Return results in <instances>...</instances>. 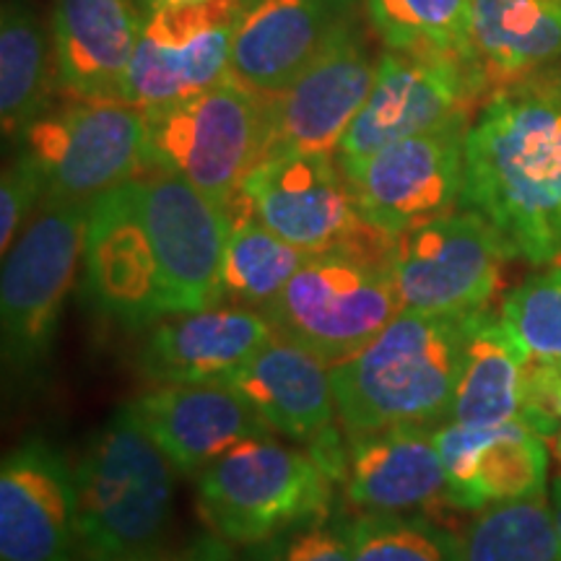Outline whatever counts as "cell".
I'll use <instances>...</instances> for the list:
<instances>
[{"label": "cell", "instance_id": "cell-25", "mask_svg": "<svg viewBox=\"0 0 561 561\" xmlns=\"http://www.w3.org/2000/svg\"><path fill=\"white\" fill-rule=\"evenodd\" d=\"M471 50L486 94L561 60V0H471Z\"/></svg>", "mask_w": 561, "mask_h": 561}, {"label": "cell", "instance_id": "cell-1", "mask_svg": "<svg viewBox=\"0 0 561 561\" xmlns=\"http://www.w3.org/2000/svg\"><path fill=\"white\" fill-rule=\"evenodd\" d=\"M462 206L530 265L561 261V76L494 91L466 133Z\"/></svg>", "mask_w": 561, "mask_h": 561}, {"label": "cell", "instance_id": "cell-6", "mask_svg": "<svg viewBox=\"0 0 561 561\" xmlns=\"http://www.w3.org/2000/svg\"><path fill=\"white\" fill-rule=\"evenodd\" d=\"M149 170L178 174L229 214L242 182L263 161V94L227 79L187 100L146 112Z\"/></svg>", "mask_w": 561, "mask_h": 561}, {"label": "cell", "instance_id": "cell-11", "mask_svg": "<svg viewBox=\"0 0 561 561\" xmlns=\"http://www.w3.org/2000/svg\"><path fill=\"white\" fill-rule=\"evenodd\" d=\"M512 257L500 231L468 208L398 237L392 280L403 310L473 312L502 289Z\"/></svg>", "mask_w": 561, "mask_h": 561}, {"label": "cell", "instance_id": "cell-29", "mask_svg": "<svg viewBox=\"0 0 561 561\" xmlns=\"http://www.w3.org/2000/svg\"><path fill=\"white\" fill-rule=\"evenodd\" d=\"M388 50L437 55L473 66L471 0H364ZM479 73V70H476Z\"/></svg>", "mask_w": 561, "mask_h": 561}, {"label": "cell", "instance_id": "cell-28", "mask_svg": "<svg viewBox=\"0 0 561 561\" xmlns=\"http://www.w3.org/2000/svg\"><path fill=\"white\" fill-rule=\"evenodd\" d=\"M312 252L284 242L252 216L240 201L231 214V229L221 268V305L263 310L284 291L294 273Z\"/></svg>", "mask_w": 561, "mask_h": 561}, {"label": "cell", "instance_id": "cell-38", "mask_svg": "<svg viewBox=\"0 0 561 561\" xmlns=\"http://www.w3.org/2000/svg\"><path fill=\"white\" fill-rule=\"evenodd\" d=\"M549 445H551L553 458H557V462H559V473H561V424H559V430L553 432V437L549 439Z\"/></svg>", "mask_w": 561, "mask_h": 561}, {"label": "cell", "instance_id": "cell-21", "mask_svg": "<svg viewBox=\"0 0 561 561\" xmlns=\"http://www.w3.org/2000/svg\"><path fill=\"white\" fill-rule=\"evenodd\" d=\"M356 0H248L229 76L257 94H276L348 26Z\"/></svg>", "mask_w": 561, "mask_h": 561}, {"label": "cell", "instance_id": "cell-12", "mask_svg": "<svg viewBox=\"0 0 561 561\" xmlns=\"http://www.w3.org/2000/svg\"><path fill=\"white\" fill-rule=\"evenodd\" d=\"M244 9L248 0H201L144 13L123 102L149 112L231 79V50Z\"/></svg>", "mask_w": 561, "mask_h": 561}, {"label": "cell", "instance_id": "cell-17", "mask_svg": "<svg viewBox=\"0 0 561 561\" xmlns=\"http://www.w3.org/2000/svg\"><path fill=\"white\" fill-rule=\"evenodd\" d=\"M0 561H81L73 466L30 437L0 468Z\"/></svg>", "mask_w": 561, "mask_h": 561}, {"label": "cell", "instance_id": "cell-37", "mask_svg": "<svg viewBox=\"0 0 561 561\" xmlns=\"http://www.w3.org/2000/svg\"><path fill=\"white\" fill-rule=\"evenodd\" d=\"M182 3H201V0H138L140 11L151 13L159 9H172V5H182Z\"/></svg>", "mask_w": 561, "mask_h": 561}, {"label": "cell", "instance_id": "cell-4", "mask_svg": "<svg viewBox=\"0 0 561 561\" xmlns=\"http://www.w3.org/2000/svg\"><path fill=\"white\" fill-rule=\"evenodd\" d=\"M335 481L310 450L255 434L198 476V512L224 543H263L294 525L328 517Z\"/></svg>", "mask_w": 561, "mask_h": 561}, {"label": "cell", "instance_id": "cell-35", "mask_svg": "<svg viewBox=\"0 0 561 561\" xmlns=\"http://www.w3.org/2000/svg\"><path fill=\"white\" fill-rule=\"evenodd\" d=\"M520 421L549 442L561 424V359L530 356L523 377Z\"/></svg>", "mask_w": 561, "mask_h": 561}, {"label": "cell", "instance_id": "cell-24", "mask_svg": "<svg viewBox=\"0 0 561 561\" xmlns=\"http://www.w3.org/2000/svg\"><path fill=\"white\" fill-rule=\"evenodd\" d=\"M271 432L310 445L335 426L331 367L297 343L276 335L227 380Z\"/></svg>", "mask_w": 561, "mask_h": 561}, {"label": "cell", "instance_id": "cell-9", "mask_svg": "<svg viewBox=\"0 0 561 561\" xmlns=\"http://www.w3.org/2000/svg\"><path fill=\"white\" fill-rule=\"evenodd\" d=\"M242 203L263 227L305 252L351 250L392 257L396 240L364 219L335 153L265 159L242 182Z\"/></svg>", "mask_w": 561, "mask_h": 561}, {"label": "cell", "instance_id": "cell-16", "mask_svg": "<svg viewBox=\"0 0 561 561\" xmlns=\"http://www.w3.org/2000/svg\"><path fill=\"white\" fill-rule=\"evenodd\" d=\"M81 268L83 297L100 318L128 331L170 318L157 252L140 219L133 180L91 201Z\"/></svg>", "mask_w": 561, "mask_h": 561}, {"label": "cell", "instance_id": "cell-39", "mask_svg": "<svg viewBox=\"0 0 561 561\" xmlns=\"http://www.w3.org/2000/svg\"><path fill=\"white\" fill-rule=\"evenodd\" d=\"M125 561H201V559H167L161 553H151V557H140V559H125Z\"/></svg>", "mask_w": 561, "mask_h": 561}, {"label": "cell", "instance_id": "cell-18", "mask_svg": "<svg viewBox=\"0 0 561 561\" xmlns=\"http://www.w3.org/2000/svg\"><path fill=\"white\" fill-rule=\"evenodd\" d=\"M455 510L481 512L491 504L541 494L549 483V442L523 421L466 426L447 421L434 430Z\"/></svg>", "mask_w": 561, "mask_h": 561}, {"label": "cell", "instance_id": "cell-26", "mask_svg": "<svg viewBox=\"0 0 561 561\" xmlns=\"http://www.w3.org/2000/svg\"><path fill=\"white\" fill-rule=\"evenodd\" d=\"M530 354L500 312H476L466 343L450 419L466 426H500L520 421L523 377Z\"/></svg>", "mask_w": 561, "mask_h": 561}, {"label": "cell", "instance_id": "cell-14", "mask_svg": "<svg viewBox=\"0 0 561 561\" xmlns=\"http://www.w3.org/2000/svg\"><path fill=\"white\" fill-rule=\"evenodd\" d=\"M140 219L164 280L170 314L221 305V268L231 214L178 174L146 170L133 178Z\"/></svg>", "mask_w": 561, "mask_h": 561}, {"label": "cell", "instance_id": "cell-2", "mask_svg": "<svg viewBox=\"0 0 561 561\" xmlns=\"http://www.w3.org/2000/svg\"><path fill=\"white\" fill-rule=\"evenodd\" d=\"M476 312L403 310L354 356L331 367L348 437L450 419Z\"/></svg>", "mask_w": 561, "mask_h": 561}, {"label": "cell", "instance_id": "cell-27", "mask_svg": "<svg viewBox=\"0 0 561 561\" xmlns=\"http://www.w3.org/2000/svg\"><path fill=\"white\" fill-rule=\"evenodd\" d=\"M53 58L55 47L30 0H5L0 13V123L5 138H19L50 110L58 87Z\"/></svg>", "mask_w": 561, "mask_h": 561}, {"label": "cell", "instance_id": "cell-32", "mask_svg": "<svg viewBox=\"0 0 561 561\" xmlns=\"http://www.w3.org/2000/svg\"><path fill=\"white\" fill-rule=\"evenodd\" d=\"M500 314L530 356L561 359V261L517 284Z\"/></svg>", "mask_w": 561, "mask_h": 561}, {"label": "cell", "instance_id": "cell-31", "mask_svg": "<svg viewBox=\"0 0 561 561\" xmlns=\"http://www.w3.org/2000/svg\"><path fill=\"white\" fill-rule=\"evenodd\" d=\"M343 525L351 561H466L460 538L426 515L364 512Z\"/></svg>", "mask_w": 561, "mask_h": 561}, {"label": "cell", "instance_id": "cell-33", "mask_svg": "<svg viewBox=\"0 0 561 561\" xmlns=\"http://www.w3.org/2000/svg\"><path fill=\"white\" fill-rule=\"evenodd\" d=\"M242 561H351L343 520L314 517L278 533L268 541L248 546Z\"/></svg>", "mask_w": 561, "mask_h": 561}, {"label": "cell", "instance_id": "cell-7", "mask_svg": "<svg viewBox=\"0 0 561 561\" xmlns=\"http://www.w3.org/2000/svg\"><path fill=\"white\" fill-rule=\"evenodd\" d=\"M91 203L45 198L34 210L0 278L3 367L34 377L50 362L66 301L83 263Z\"/></svg>", "mask_w": 561, "mask_h": 561}, {"label": "cell", "instance_id": "cell-36", "mask_svg": "<svg viewBox=\"0 0 561 561\" xmlns=\"http://www.w3.org/2000/svg\"><path fill=\"white\" fill-rule=\"evenodd\" d=\"M551 510H553V523H557V538H559V561H561V473L553 476L551 481Z\"/></svg>", "mask_w": 561, "mask_h": 561}, {"label": "cell", "instance_id": "cell-20", "mask_svg": "<svg viewBox=\"0 0 561 561\" xmlns=\"http://www.w3.org/2000/svg\"><path fill=\"white\" fill-rule=\"evenodd\" d=\"M149 437L182 476H198L237 442L271 434L255 409L227 382L157 385L128 403Z\"/></svg>", "mask_w": 561, "mask_h": 561}, {"label": "cell", "instance_id": "cell-5", "mask_svg": "<svg viewBox=\"0 0 561 561\" xmlns=\"http://www.w3.org/2000/svg\"><path fill=\"white\" fill-rule=\"evenodd\" d=\"M403 312L392 257L314 252L263 314L273 333L333 367L367 346Z\"/></svg>", "mask_w": 561, "mask_h": 561}, {"label": "cell", "instance_id": "cell-3", "mask_svg": "<svg viewBox=\"0 0 561 561\" xmlns=\"http://www.w3.org/2000/svg\"><path fill=\"white\" fill-rule=\"evenodd\" d=\"M178 468L121 405L91 434L73 466L81 561L161 553L172 523Z\"/></svg>", "mask_w": 561, "mask_h": 561}, {"label": "cell", "instance_id": "cell-19", "mask_svg": "<svg viewBox=\"0 0 561 561\" xmlns=\"http://www.w3.org/2000/svg\"><path fill=\"white\" fill-rule=\"evenodd\" d=\"M273 339L276 333L263 312L242 305H214L151 325L138 351V369L153 388L227 382Z\"/></svg>", "mask_w": 561, "mask_h": 561}, {"label": "cell", "instance_id": "cell-34", "mask_svg": "<svg viewBox=\"0 0 561 561\" xmlns=\"http://www.w3.org/2000/svg\"><path fill=\"white\" fill-rule=\"evenodd\" d=\"M45 201V185L39 172L24 153L16 151V159L3 170L0 182V252L9 255L13 242L24 231V221L34 214L37 203Z\"/></svg>", "mask_w": 561, "mask_h": 561}, {"label": "cell", "instance_id": "cell-15", "mask_svg": "<svg viewBox=\"0 0 561 561\" xmlns=\"http://www.w3.org/2000/svg\"><path fill=\"white\" fill-rule=\"evenodd\" d=\"M377 76L356 21L335 34L276 94H263V161L284 153H335Z\"/></svg>", "mask_w": 561, "mask_h": 561}, {"label": "cell", "instance_id": "cell-10", "mask_svg": "<svg viewBox=\"0 0 561 561\" xmlns=\"http://www.w3.org/2000/svg\"><path fill=\"white\" fill-rule=\"evenodd\" d=\"M481 100H489L486 87L466 62L437 55L382 53L367 102L341 138L335 159L339 164H354L396 140L471 123V112Z\"/></svg>", "mask_w": 561, "mask_h": 561}, {"label": "cell", "instance_id": "cell-13", "mask_svg": "<svg viewBox=\"0 0 561 561\" xmlns=\"http://www.w3.org/2000/svg\"><path fill=\"white\" fill-rule=\"evenodd\" d=\"M471 123L421 133L341 164L359 210L392 240L455 214L466 185V133Z\"/></svg>", "mask_w": 561, "mask_h": 561}, {"label": "cell", "instance_id": "cell-30", "mask_svg": "<svg viewBox=\"0 0 561 561\" xmlns=\"http://www.w3.org/2000/svg\"><path fill=\"white\" fill-rule=\"evenodd\" d=\"M466 561H559L557 523L546 491L481 510L462 538Z\"/></svg>", "mask_w": 561, "mask_h": 561}, {"label": "cell", "instance_id": "cell-22", "mask_svg": "<svg viewBox=\"0 0 561 561\" xmlns=\"http://www.w3.org/2000/svg\"><path fill=\"white\" fill-rule=\"evenodd\" d=\"M346 496L362 512L426 515L453 507L434 430L421 424L348 437Z\"/></svg>", "mask_w": 561, "mask_h": 561}, {"label": "cell", "instance_id": "cell-23", "mask_svg": "<svg viewBox=\"0 0 561 561\" xmlns=\"http://www.w3.org/2000/svg\"><path fill=\"white\" fill-rule=\"evenodd\" d=\"M138 9V0H55V66L68 100H123L144 26Z\"/></svg>", "mask_w": 561, "mask_h": 561}, {"label": "cell", "instance_id": "cell-8", "mask_svg": "<svg viewBox=\"0 0 561 561\" xmlns=\"http://www.w3.org/2000/svg\"><path fill=\"white\" fill-rule=\"evenodd\" d=\"M146 110L123 100H68L26 128L19 151L32 161L45 198L91 203L149 170Z\"/></svg>", "mask_w": 561, "mask_h": 561}]
</instances>
